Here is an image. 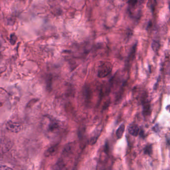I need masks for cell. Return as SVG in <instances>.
Masks as SVG:
<instances>
[{
  "label": "cell",
  "instance_id": "cell-2",
  "mask_svg": "<svg viewBox=\"0 0 170 170\" xmlns=\"http://www.w3.org/2000/svg\"><path fill=\"white\" fill-rule=\"evenodd\" d=\"M112 65L108 61L101 63L98 68V77L99 78H104L111 73L112 70Z\"/></svg>",
  "mask_w": 170,
  "mask_h": 170
},
{
  "label": "cell",
  "instance_id": "cell-9",
  "mask_svg": "<svg viewBox=\"0 0 170 170\" xmlns=\"http://www.w3.org/2000/svg\"><path fill=\"white\" fill-rule=\"evenodd\" d=\"M141 1L142 0H128V4L131 9H132L136 8V6L140 3Z\"/></svg>",
  "mask_w": 170,
  "mask_h": 170
},
{
  "label": "cell",
  "instance_id": "cell-4",
  "mask_svg": "<svg viewBox=\"0 0 170 170\" xmlns=\"http://www.w3.org/2000/svg\"><path fill=\"white\" fill-rule=\"evenodd\" d=\"M6 128L11 132L18 133L22 130L23 126L19 123L9 121L6 124Z\"/></svg>",
  "mask_w": 170,
  "mask_h": 170
},
{
  "label": "cell",
  "instance_id": "cell-1",
  "mask_svg": "<svg viewBox=\"0 0 170 170\" xmlns=\"http://www.w3.org/2000/svg\"><path fill=\"white\" fill-rule=\"evenodd\" d=\"M41 126L45 134L48 137H53L59 131L61 125L57 120L49 116H45L42 118Z\"/></svg>",
  "mask_w": 170,
  "mask_h": 170
},
{
  "label": "cell",
  "instance_id": "cell-7",
  "mask_svg": "<svg viewBox=\"0 0 170 170\" xmlns=\"http://www.w3.org/2000/svg\"><path fill=\"white\" fill-rule=\"evenodd\" d=\"M151 105L148 102H145L143 105V114L145 115H148L150 114Z\"/></svg>",
  "mask_w": 170,
  "mask_h": 170
},
{
  "label": "cell",
  "instance_id": "cell-13",
  "mask_svg": "<svg viewBox=\"0 0 170 170\" xmlns=\"http://www.w3.org/2000/svg\"><path fill=\"white\" fill-rule=\"evenodd\" d=\"M144 152L145 154L147 155L151 154L152 152V147L151 146H147L146 147H145V150H144Z\"/></svg>",
  "mask_w": 170,
  "mask_h": 170
},
{
  "label": "cell",
  "instance_id": "cell-15",
  "mask_svg": "<svg viewBox=\"0 0 170 170\" xmlns=\"http://www.w3.org/2000/svg\"><path fill=\"white\" fill-rule=\"evenodd\" d=\"M98 136H94L93 137L91 138V139H90V141H89V144L91 145H93L94 144H95L96 142L97 139H98Z\"/></svg>",
  "mask_w": 170,
  "mask_h": 170
},
{
  "label": "cell",
  "instance_id": "cell-11",
  "mask_svg": "<svg viewBox=\"0 0 170 170\" xmlns=\"http://www.w3.org/2000/svg\"><path fill=\"white\" fill-rule=\"evenodd\" d=\"M160 44L159 42H156V41H153V43H152V48H153V50H154L155 52H157L158 50L160 48Z\"/></svg>",
  "mask_w": 170,
  "mask_h": 170
},
{
  "label": "cell",
  "instance_id": "cell-8",
  "mask_svg": "<svg viewBox=\"0 0 170 170\" xmlns=\"http://www.w3.org/2000/svg\"><path fill=\"white\" fill-rule=\"evenodd\" d=\"M57 149H58L57 145H55V146H52V147H50V148H48L46 151L45 153V155L46 157H49V156H51V155H52L56 152Z\"/></svg>",
  "mask_w": 170,
  "mask_h": 170
},
{
  "label": "cell",
  "instance_id": "cell-6",
  "mask_svg": "<svg viewBox=\"0 0 170 170\" xmlns=\"http://www.w3.org/2000/svg\"><path fill=\"white\" fill-rule=\"evenodd\" d=\"M125 125L124 124H122L117 129L116 132V135L118 139H121L122 138L124 131H125Z\"/></svg>",
  "mask_w": 170,
  "mask_h": 170
},
{
  "label": "cell",
  "instance_id": "cell-16",
  "mask_svg": "<svg viewBox=\"0 0 170 170\" xmlns=\"http://www.w3.org/2000/svg\"><path fill=\"white\" fill-rule=\"evenodd\" d=\"M12 169L7 167V166L0 165V170H12Z\"/></svg>",
  "mask_w": 170,
  "mask_h": 170
},
{
  "label": "cell",
  "instance_id": "cell-10",
  "mask_svg": "<svg viewBox=\"0 0 170 170\" xmlns=\"http://www.w3.org/2000/svg\"><path fill=\"white\" fill-rule=\"evenodd\" d=\"M157 5V2L156 0H149L147 6L150 9H151L152 12H154Z\"/></svg>",
  "mask_w": 170,
  "mask_h": 170
},
{
  "label": "cell",
  "instance_id": "cell-5",
  "mask_svg": "<svg viewBox=\"0 0 170 170\" xmlns=\"http://www.w3.org/2000/svg\"><path fill=\"white\" fill-rule=\"evenodd\" d=\"M128 132L131 135L137 136L139 133V127L135 124L131 125L128 128Z\"/></svg>",
  "mask_w": 170,
  "mask_h": 170
},
{
  "label": "cell",
  "instance_id": "cell-3",
  "mask_svg": "<svg viewBox=\"0 0 170 170\" xmlns=\"http://www.w3.org/2000/svg\"><path fill=\"white\" fill-rule=\"evenodd\" d=\"M13 146L12 141L6 137L0 138V157L9 151Z\"/></svg>",
  "mask_w": 170,
  "mask_h": 170
},
{
  "label": "cell",
  "instance_id": "cell-14",
  "mask_svg": "<svg viewBox=\"0 0 170 170\" xmlns=\"http://www.w3.org/2000/svg\"><path fill=\"white\" fill-rule=\"evenodd\" d=\"M3 42L2 39H0V63L2 61V52H3Z\"/></svg>",
  "mask_w": 170,
  "mask_h": 170
},
{
  "label": "cell",
  "instance_id": "cell-12",
  "mask_svg": "<svg viewBox=\"0 0 170 170\" xmlns=\"http://www.w3.org/2000/svg\"><path fill=\"white\" fill-rule=\"evenodd\" d=\"M17 39V36L15 34H11V36H10L9 42H10V43H11L12 45H14L15 44H16Z\"/></svg>",
  "mask_w": 170,
  "mask_h": 170
}]
</instances>
